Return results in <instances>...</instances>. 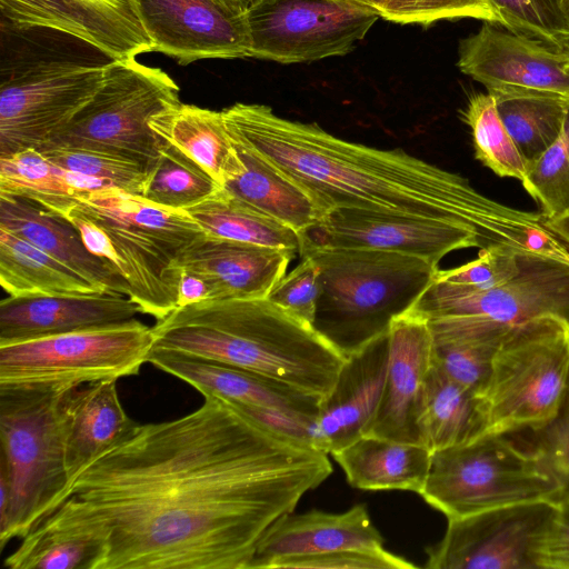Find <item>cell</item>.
<instances>
[{
  "label": "cell",
  "instance_id": "cell-1",
  "mask_svg": "<svg viewBox=\"0 0 569 569\" xmlns=\"http://www.w3.org/2000/svg\"><path fill=\"white\" fill-rule=\"evenodd\" d=\"M136 425L33 528L86 536L94 569H247L258 541L331 473L328 453L204 396Z\"/></svg>",
  "mask_w": 569,
  "mask_h": 569
},
{
  "label": "cell",
  "instance_id": "cell-2",
  "mask_svg": "<svg viewBox=\"0 0 569 569\" xmlns=\"http://www.w3.org/2000/svg\"><path fill=\"white\" fill-rule=\"evenodd\" d=\"M221 112L232 138L300 186L326 213L352 208L441 219L502 246L543 253L556 243L542 213L503 206L462 176L401 149L350 142L264 104L238 102Z\"/></svg>",
  "mask_w": 569,
  "mask_h": 569
},
{
  "label": "cell",
  "instance_id": "cell-3",
  "mask_svg": "<svg viewBox=\"0 0 569 569\" xmlns=\"http://www.w3.org/2000/svg\"><path fill=\"white\" fill-rule=\"evenodd\" d=\"M153 347L250 370L323 398L345 358L268 298L203 300L151 327Z\"/></svg>",
  "mask_w": 569,
  "mask_h": 569
},
{
  "label": "cell",
  "instance_id": "cell-4",
  "mask_svg": "<svg viewBox=\"0 0 569 569\" xmlns=\"http://www.w3.org/2000/svg\"><path fill=\"white\" fill-rule=\"evenodd\" d=\"M320 272L312 328L345 359L386 336L432 281L438 264L383 250L301 244Z\"/></svg>",
  "mask_w": 569,
  "mask_h": 569
},
{
  "label": "cell",
  "instance_id": "cell-5",
  "mask_svg": "<svg viewBox=\"0 0 569 569\" xmlns=\"http://www.w3.org/2000/svg\"><path fill=\"white\" fill-rule=\"evenodd\" d=\"M68 383L0 385V477L10 489L0 548L24 537L68 496L64 403Z\"/></svg>",
  "mask_w": 569,
  "mask_h": 569
},
{
  "label": "cell",
  "instance_id": "cell-6",
  "mask_svg": "<svg viewBox=\"0 0 569 569\" xmlns=\"http://www.w3.org/2000/svg\"><path fill=\"white\" fill-rule=\"evenodd\" d=\"M76 204L109 236L128 297L140 312L160 320L177 309V261L204 233L187 211L117 188L80 194Z\"/></svg>",
  "mask_w": 569,
  "mask_h": 569
},
{
  "label": "cell",
  "instance_id": "cell-7",
  "mask_svg": "<svg viewBox=\"0 0 569 569\" xmlns=\"http://www.w3.org/2000/svg\"><path fill=\"white\" fill-rule=\"evenodd\" d=\"M569 387V330L555 318L511 327L481 396L485 433L533 430L560 407Z\"/></svg>",
  "mask_w": 569,
  "mask_h": 569
},
{
  "label": "cell",
  "instance_id": "cell-8",
  "mask_svg": "<svg viewBox=\"0 0 569 569\" xmlns=\"http://www.w3.org/2000/svg\"><path fill=\"white\" fill-rule=\"evenodd\" d=\"M506 436L483 433L431 452L420 496L447 519L520 502L556 501L559 485L529 449Z\"/></svg>",
  "mask_w": 569,
  "mask_h": 569
},
{
  "label": "cell",
  "instance_id": "cell-9",
  "mask_svg": "<svg viewBox=\"0 0 569 569\" xmlns=\"http://www.w3.org/2000/svg\"><path fill=\"white\" fill-rule=\"evenodd\" d=\"M179 102V87L161 69L136 59L110 60L93 98L41 149L104 151L136 160L151 174L163 142L150 120Z\"/></svg>",
  "mask_w": 569,
  "mask_h": 569
},
{
  "label": "cell",
  "instance_id": "cell-10",
  "mask_svg": "<svg viewBox=\"0 0 569 569\" xmlns=\"http://www.w3.org/2000/svg\"><path fill=\"white\" fill-rule=\"evenodd\" d=\"M152 347V329L137 319L0 345V385L118 380L137 375Z\"/></svg>",
  "mask_w": 569,
  "mask_h": 569
},
{
  "label": "cell",
  "instance_id": "cell-11",
  "mask_svg": "<svg viewBox=\"0 0 569 569\" xmlns=\"http://www.w3.org/2000/svg\"><path fill=\"white\" fill-rule=\"evenodd\" d=\"M109 61L40 59L2 76L0 158L44 147L93 98Z\"/></svg>",
  "mask_w": 569,
  "mask_h": 569
},
{
  "label": "cell",
  "instance_id": "cell-12",
  "mask_svg": "<svg viewBox=\"0 0 569 569\" xmlns=\"http://www.w3.org/2000/svg\"><path fill=\"white\" fill-rule=\"evenodd\" d=\"M244 17L250 57L291 64L348 54L380 14L343 0H257Z\"/></svg>",
  "mask_w": 569,
  "mask_h": 569
},
{
  "label": "cell",
  "instance_id": "cell-13",
  "mask_svg": "<svg viewBox=\"0 0 569 569\" xmlns=\"http://www.w3.org/2000/svg\"><path fill=\"white\" fill-rule=\"evenodd\" d=\"M556 501L536 500L448 519L426 548L429 569H541L540 549Z\"/></svg>",
  "mask_w": 569,
  "mask_h": 569
},
{
  "label": "cell",
  "instance_id": "cell-14",
  "mask_svg": "<svg viewBox=\"0 0 569 569\" xmlns=\"http://www.w3.org/2000/svg\"><path fill=\"white\" fill-rule=\"evenodd\" d=\"M426 320L479 316L508 325L555 318L569 325V261L527 251L516 271L476 293H446L428 286L409 310Z\"/></svg>",
  "mask_w": 569,
  "mask_h": 569
},
{
  "label": "cell",
  "instance_id": "cell-15",
  "mask_svg": "<svg viewBox=\"0 0 569 569\" xmlns=\"http://www.w3.org/2000/svg\"><path fill=\"white\" fill-rule=\"evenodd\" d=\"M300 238V246L383 250L420 257L436 264L455 250L502 246L466 224L352 208L330 210Z\"/></svg>",
  "mask_w": 569,
  "mask_h": 569
},
{
  "label": "cell",
  "instance_id": "cell-16",
  "mask_svg": "<svg viewBox=\"0 0 569 569\" xmlns=\"http://www.w3.org/2000/svg\"><path fill=\"white\" fill-rule=\"evenodd\" d=\"M460 71L492 97L549 96L569 100V69L562 51L485 22L460 40Z\"/></svg>",
  "mask_w": 569,
  "mask_h": 569
},
{
  "label": "cell",
  "instance_id": "cell-17",
  "mask_svg": "<svg viewBox=\"0 0 569 569\" xmlns=\"http://www.w3.org/2000/svg\"><path fill=\"white\" fill-rule=\"evenodd\" d=\"M0 10L18 30L60 32L113 61L153 51L133 0H0Z\"/></svg>",
  "mask_w": 569,
  "mask_h": 569
},
{
  "label": "cell",
  "instance_id": "cell-18",
  "mask_svg": "<svg viewBox=\"0 0 569 569\" xmlns=\"http://www.w3.org/2000/svg\"><path fill=\"white\" fill-rule=\"evenodd\" d=\"M153 51L181 64L250 57L244 13L219 0H133Z\"/></svg>",
  "mask_w": 569,
  "mask_h": 569
},
{
  "label": "cell",
  "instance_id": "cell-19",
  "mask_svg": "<svg viewBox=\"0 0 569 569\" xmlns=\"http://www.w3.org/2000/svg\"><path fill=\"white\" fill-rule=\"evenodd\" d=\"M388 336L389 362L385 387L376 415L363 435L419 443L416 407L431 366L428 322L408 311L392 321Z\"/></svg>",
  "mask_w": 569,
  "mask_h": 569
},
{
  "label": "cell",
  "instance_id": "cell-20",
  "mask_svg": "<svg viewBox=\"0 0 569 569\" xmlns=\"http://www.w3.org/2000/svg\"><path fill=\"white\" fill-rule=\"evenodd\" d=\"M296 253L203 233L180 254L177 268L201 277L211 299L267 298Z\"/></svg>",
  "mask_w": 569,
  "mask_h": 569
},
{
  "label": "cell",
  "instance_id": "cell-21",
  "mask_svg": "<svg viewBox=\"0 0 569 569\" xmlns=\"http://www.w3.org/2000/svg\"><path fill=\"white\" fill-rule=\"evenodd\" d=\"M139 312L121 295L9 296L0 302V345L119 325Z\"/></svg>",
  "mask_w": 569,
  "mask_h": 569
},
{
  "label": "cell",
  "instance_id": "cell-22",
  "mask_svg": "<svg viewBox=\"0 0 569 569\" xmlns=\"http://www.w3.org/2000/svg\"><path fill=\"white\" fill-rule=\"evenodd\" d=\"M388 362V333L345 360L319 403L318 450L333 453L363 435L380 403Z\"/></svg>",
  "mask_w": 569,
  "mask_h": 569
},
{
  "label": "cell",
  "instance_id": "cell-23",
  "mask_svg": "<svg viewBox=\"0 0 569 569\" xmlns=\"http://www.w3.org/2000/svg\"><path fill=\"white\" fill-rule=\"evenodd\" d=\"M383 547V538L365 505L332 513L311 509L279 517L257 543L247 569H271L283 559L346 549Z\"/></svg>",
  "mask_w": 569,
  "mask_h": 569
},
{
  "label": "cell",
  "instance_id": "cell-24",
  "mask_svg": "<svg viewBox=\"0 0 569 569\" xmlns=\"http://www.w3.org/2000/svg\"><path fill=\"white\" fill-rule=\"evenodd\" d=\"M148 362L196 388L203 397L268 407L317 419L321 398L228 363L152 347Z\"/></svg>",
  "mask_w": 569,
  "mask_h": 569
},
{
  "label": "cell",
  "instance_id": "cell-25",
  "mask_svg": "<svg viewBox=\"0 0 569 569\" xmlns=\"http://www.w3.org/2000/svg\"><path fill=\"white\" fill-rule=\"evenodd\" d=\"M0 228L50 254L101 292L128 297L120 273L86 248L79 230L64 216L27 198L0 194Z\"/></svg>",
  "mask_w": 569,
  "mask_h": 569
},
{
  "label": "cell",
  "instance_id": "cell-26",
  "mask_svg": "<svg viewBox=\"0 0 569 569\" xmlns=\"http://www.w3.org/2000/svg\"><path fill=\"white\" fill-rule=\"evenodd\" d=\"M136 425L121 406L117 380H101L73 388L64 403V462L69 490L89 466L123 439Z\"/></svg>",
  "mask_w": 569,
  "mask_h": 569
},
{
  "label": "cell",
  "instance_id": "cell-27",
  "mask_svg": "<svg viewBox=\"0 0 569 569\" xmlns=\"http://www.w3.org/2000/svg\"><path fill=\"white\" fill-rule=\"evenodd\" d=\"M427 322L431 362L481 397L495 356L512 326L479 316L439 317Z\"/></svg>",
  "mask_w": 569,
  "mask_h": 569
},
{
  "label": "cell",
  "instance_id": "cell-28",
  "mask_svg": "<svg viewBox=\"0 0 569 569\" xmlns=\"http://www.w3.org/2000/svg\"><path fill=\"white\" fill-rule=\"evenodd\" d=\"M150 128L222 187L244 170L221 111L179 102L153 116Z\"/></svg>",
  "mask_w": 569,
  "mask_h": 569
},
{
  "label": "cell",
  "instance_id": "cell-29",
  "mask_svg": "<svg viewBox=\"0 0 569 569\" xmlns=\"http://www.w3.org/2000/svg\"><path fill=\"white\" fill-rule=\"evenodd\" d=\"M331 455L355 488L418 495L425 487L431 459V452L422 445L367 435Z\"/></svg>",
  "mask_w": 569,
  "mask_h": 569
},
{
  "label": "cell",
  "instance_id": "cell-30",
  "mask_svg": "<svg viewBox=\"0 0 569 569\" xmlns=\"http://www.w3.org/2000/svg\"><path fill=\"white\" fill-rule=\"evenodd\" d=\"M416 425L430 452L470 441L486 431L482 400L431 362L422 382Z\"/></svg>",
  "mask_w": 569,
  "mask_h": 569
},
{
  "label": "cell",
  "instance_id": "cell-31",
  "mask_svg": "<svg viewBox=\"0 0 569 569\" xmlns=\"http://www.w3.org/2000/svg\"><path fill=\"white\" fill-rule=\"evenodd\" d=\"M231 139L244 170L223 188L299 234L323 219L327 213L300 186L253 150Z\"/></svg>",
  "mask_w": 569,
  "mask_h": 569
},
{
  "label": "cell",
  "instance_id": "cell-32",
  "mask_svg": "<svg viewBox=\"0 0 569 569\" xmlns=\"http://www.w3.org/2000/svg\"><path fill=\"white\" fill-rule=\"evenodd\" d=\"M0 284L10 297L103 293L77 272L0 228Z\"/></svg>",
  "mask_w": 569,
  "mask_h": 569
},
{
  "label": "cell",
  "instance_id": "cell-33",
  "mask_svg": "<svg viewBox=\"0 0 569 569\" xmlns=\"http://www.w3.org/2000/svg\"><path fill=\"white\" fill-rule=\"evenodd\" d=\"M184 211L208 236L299 253L301 238L295 229L254 209L223 187Z\"/></svg>",
  "mask_w": 569,
  "mask_h": 569
},
{
  "label": "cell",
  "instance_id": "cell-34",
  "mask_svg": "<svg viewBox=\"0 0 569 569\" xmlns=\"http://www.w3.org/2000/svg\"><path fill=\"white\" fill-rule=\"evenodd\" d=\"M0 194L33 200L62 216L76 203L77 196L70 171L37 149L0 158Z\"/></svg>",
  "mask_w": 569,
  "mask_h": 569
},
{
  "label": "cell",
  "instance_id": "cell-35",
  "mask_svg": "<svg viewBox=\"0 0 569 569\" xmlns=\"http://www.w3.org/2000/svg\"><path fill=\"white\" fill-rule=\"evenodd\" d=\"M493 98L500 119L528 167L559 138L569 100L549 96Z\"/></svg>",
  "mask_w": 569,
  "mask_h": 569
},
{
  "label": "cell",
  "instance_id": "cell-36",
  "mask_svg": "<svg viewBox=\"0 0 569 569\" xmlns=\"http://www.w3.org/2000/svg\"><path fill=\"white\" fill-rule=\"evenodd\" d=\"M162 142L143 198L166 208L184 210L222 188L194 160Z\"/></svg>",
  "mask_w": 569,
  "mask_h": 569
},
{
  "label": "cell",
  "instance_id": "cell-37",
  "mask_svg": "<svg viewBox=\"0 0 569 569\" xmlns=\"http://www.w3.org/2000/svg\"><path fill=\"white\" fill-rule=\"evenodd\" d=\"M470 127L476 158L499 177L523 180L527 164L502 123L490 93L472 96L462 112Z\"/></svg>",
  "mask_w": 569,
  "mask_h": 569
},
{
  "label": "cell",
  "instance_id": "cell-38",
  "mask_svg": "<svg viewBox=\"0 0 569 569\" xmlns=\"http://www.w3.org/2000/svg\"><path fill=\"white\" fill-rule=\"evenodd\" d=\"M99 545L86 536L32 528L4 560L10 569H94Z\"/></svg>",
  "mask_w": 569,
  "mask_h": 569
},
{
  "label": "cell",
  "instance_id": "cell-39",
  "mask_svg": "<svg viewBox=\"0 0 569 569\" xmlns=\"http://www.w3.org/2000/svg\"><path fill=\"white\" fill-rule=\"evenodd\" d=\"M39 151L62 169L100 179L131 194L143 197L146 193L150 172L136 160L81 148L52 147Z\"/></svg>",
  "mask_w": 569,
  "mask_h": 569
},
{
  "label": "cell",
  "instance_id": "cell-40",
  "mask_svg": "<svg viewBox=\"0 0 569 569\" xmlns=\"http://www.w3.org/2000/svg\"><path fill=\"white\" fill-rule=\"evenodd\" d=\"M499 24L557 51L569 50V22L556 0H489Z\"/></svg>",
  "mask_w": 569,
  "mask_h": 569
},
{
  "label": "cell",
  "instance_id": "cell-41",
  "mask_svg": "<svg viewBox=\"0 0 569 569\" xmlns=\"http://www.w3.org/2000/svg\"><path fill=\"white\" fill-rule=\"evenodd\" d=\"M521 182L545 217L569 211V103L559 138L527 167Z\"/></svg>",
  "mask_w": 569,
  "mask_h": 569
},
{
  "label": "cell",
  "instance_id": "cell-42",
  "mask_svg": "<svg viewBox=\"0 0 569 569\" xmlns=\"http://www.w3.org/2000/svg\"><path fill=\"white\" fill-rule=\"evenodd\" d=\"M380 18L395 23L425 27L437 21L461 18L500 22L489 0H386Z\"/></svg>",
  "mask_w": 569,
  "mask_h": 569
},
{
  "label": "cell",
  "instance_id": "cell-43",
  "mask_svg": "<svg viewBox=\"0 0 569 569\" xmlns=\"http://www.w3.org/2000/svg\"><path fill=\"white\" fill-rule=\"evenodd\" d=\"M530 431L529 450L561 491H569V387L557 412Z\"/></svg>",
  "mask_w": 569,
  "mask_h": 569
},
{
  "label": "cell",
  "instance_id": "cell-44",
  "mask_svg": "<svg viewBox=\"0 0 569 569\" xmlns=\"http://www.w3.org/2000/svg\"><path fill=\"white\" fill-rule=\"evenodd\" d=\"M320 291L319 268L311 258L303 256L301 262L274 284L267 298L312 326Z\"/></svg>",
  "mask_w": 569,
  "mask_h": 569
},
{
  "label": "cell",
  "instance_id": "cell-45",
  "mask_svg": "<svg viewBox=\"0 0 569 569\" xmlns=\"http://www.w3.org/2000/svg\"><path fill=\"white\" fill-rule=\"evenodd\" d=\"M412 569L416 565L393 555L383 547L376 549H346L299 558L283 559L271 569Z\"/></svg>",
  "mask_w": 569,
  "mask_h": 569
},
{
  "label": "cell",
  "instance_id": "cell-46",
  "mask_svg": "<svg viewBox=\"0 0 569 569\" xmlns=\"http://www.w3.org/2000/svg\"><path fill=\"white\" fill-rule=\"evenodd\" d=\"M228 402L267 429L318 450L317 419L277 408Z\"/></svg>",
  "mask_w": 569,
  "mask_h": 569
},
{
  "label": "cell",
  "instance_id": "cell-47",
  "mask_svg": "<svg viewBox=\"0 0 569 569\" xmlns=\"http://www.w3.org/2000/svg\"><path fill=\"white\" fill-rule=\"evenodd\" d=\"M541 569H569V491H561L540 549Z\"/></svg>",
  "mask_w": 569,
  "mask_h": 569
},
{
  "label": "cell",
  "instance_id": "cell-48",
  "mask_svg": "<svg viewBox=\"0 0 569 569\" xmlns=\"http://www.w3.org/2000/svg\"><path fill=\"white\" fill-rule=\"evenodd\" d=\"M64 217L79 230L86 248L92 254L104 260L119 272L118 257L106 231L86 216L76 203L69 208Z\"/></svg>",
  "mask_w": 569,
  "mask_h": 569
},
{
  "label": "cell",
  "instance_id": "cell-49",
  "mask_svg": "<svg viewBox=\"0 0 569 569\" xmlns=\"http://www.w3.org/2000/svg\"><path fill=\"white\" fill-rule=\"evenodd\" d=\"M211 299L208 283L198 274L181 270L177 308Z\"/></svg>",
  "mask_w": 569,
  "mask_h": 569
},
{
  "label": "cell",
  "instance_id": "cell-50",
  "mask_svg": "<svg viewBox=\"0 0 569 569\" xmlns=\"http://www.w3.org/2000/svg\"><path fill=\"white\" fill-rule=\"evenodd\" d=\"M545 223L569 246V211L556 217H545Z\"/></svg>",
  "mask_w": 569,
  "mask_h": 569
},
{
  "label": "cell",
  "instance_id": "cell-51",
  "mask_svg": "<svg viewBox=\"0 0 569 569\" xmlns=\"http://www.w3.org/2000/svg\"><path fill=\"white\" fill-rule=\"evenodd\" d=\"M230 9L244 13L257 0H219Z\"/></svg>",
  "mask_w": 569,
  "mask_h": 569
},
{
  "label": "cell",
  "instance_id": "cell-52",
  "mask_svg": "<svg viewBox=\"0 0 569 569\" xmlns=\"http://www.w3.org/2000/svg\"><path fill=\"white\" fill-rule=\"evenodd\" d=\"M343 1H348V2H351L353 4H357V6H360V7H365L367 9L372 10V11H376V12H378L380 14V11H381L386 0H343Z\"/></svg>",
  "mask_w": 569,
  "mask_h": 569
},
{
  "label": "cell",
  "instance_id": "cell-53",
  "mask_svg": "<svg viewBox=\"0 0 569 569\" xmlns=\"http://www.w3.org/2000/svg\"><path fill=\"white\" fill-rule=\"evenodd\" d=\"M560 10L565 14L567 21L569 22V0H556Z\"/></svg>",
  "mask_w": 569,
  "mask_h": 569
},
{
  "label": "cell",
  "instance_id": "cell-54",
  "mask_svg": "<svg viewBox=\"0 0 569 569\" xmlns=\"http://www.w3.org/2000/svg\"><path fill=\"white\" fill-rule=\"evenodd\" d=\"M562 58L565 60L566 67L569 69V50L562 51Z\"/></svg>",
  "mask_w": 569,
  "mask_h": 569
},
{
  "label": "cell",
  "instance_id": "cell-55",
  "mask_svg": "<svg viewBox=\"0 0 569 569\" xmlns=\"http://www.w3.org/2000/svg\"><path fill=\"white\" fill-rule=\"evenodd\" d=\"M568 330H569V325H568Z\"/></svg>",
  "mask_w": 569,
  "mask_h": 569
}]
</instances>
